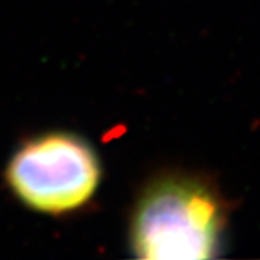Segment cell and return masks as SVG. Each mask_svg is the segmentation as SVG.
I'll use <instances>...</instances> for the list:
<instances>
[{
    "label": "cell",
    "instance_id": "obj_1",
    "mask_svg": "<svg viewBox=\"0 0 260 260\" xmlns=\"http://www.w3.org/2000/svg\"><path fill=\"white\" fill-rule=\"evenodd\" d=\"M226 209L213 185L170 174L147 185L132 216L130 243L141 258H212L221 248Z\"/></svg>",
    "mask_w": 260,
    "mask_h": 260
},
{
    "label": "cell",
    "instance_id": "obj_2",
    "mask_svg": "<svg viewBox=\"0 0 260 260\" xmlns=\"http://www.w3.org/2000/svg\"><path fill=\"white\" fill-rule=\"evenodd\" d=\"M7 182L30 209L58 215L92 198L101 182V163L83 138L55 132L27 141L14 154Z\"/></svg>",
    "mask_w": 260,
    "mask_h": 260
}]
</instances>
